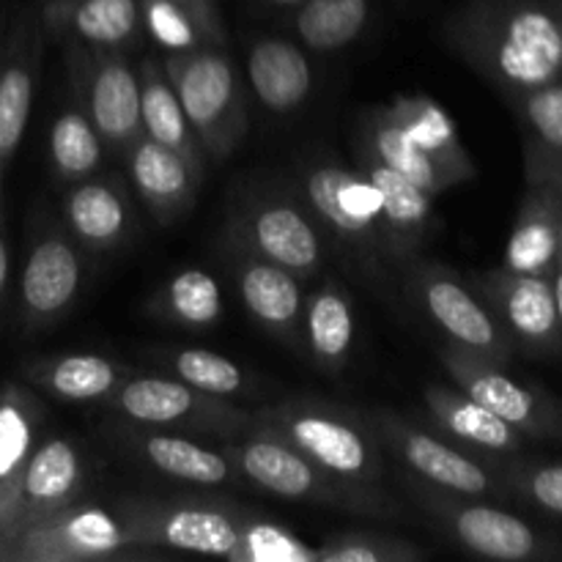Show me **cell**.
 I'll use <instances>...</instances> for the list:
<instances>
[{"instance_id":"cell-15","label":"cell","mask_w":562,"mask_h":562,"mask_svg":"<svg viewBox=\"0 0 562 562\" xmlns=\"http://www.w3.org/2000/svg\"><path fill=\"white\" fill-rule=\"evenodd\" d=\"M481 300L494 313L510 344L527 355L552 357L562 346V327L552 274H519L510 269L477 280Z\"/></svg>"},{"instance_id":"cell-37","label":"cell","mask_w":562,"mask_h":562,"mask_svg":"<svg viewBox=\"0 0 562 562\" xmlns=\"http://www.w3.org/2000/svg\"><path fill=\"white\" fill-rule=\"evenodd\" d=\"M368 0H305L296 11V36L316 53H329L355 42L368 25Z\"/></svg>"},{"instance_id":"cell-14","label":"cell","mask_w":562,"mask_h":562,"mask_svg":"<svg viewBox=\"0 0 562 562\" xmlns=\"http://www.w3.org/2000/svg\"><path fill=\"white\" fill-rule=\"evenodd\" d=\"M437 355L456 387L494 412L521 437L543 439L560 434V406L541 390L510 379L499 362L448 344V340L437 346Z\"/></svg>"},{"instance_id":"cell-38","label":"cell","mask_w":562,"mask_h":562,"mask_svg":"<svg viewBox=\"0 0 562 562\" xmlns=\"http://www.w3.org/2000/svg\"><path fill=\"white\" fill-rule=\"evenodd\" d=\"M168 368L176 379L187 382L201 393L228 398V395L247 393V376L241 366H236L228 357L206 349H184L176 351L168 360Z\"/></svg>"},{"instance_id":"cell-6","label":"cell","mask_w":562,"mask_h":562,"mask_svg":"<svg viewBox=\"0 0 562 562\" xmlns=\"http://www.w3.org/2000/svg\"><path fill=\"white\" fill-rule=\"evenodd\" d=\"M223 245L278 263L296 278H313L327 258L322 231L294 192L263 184L236 198L225 220Z\"/></svg>"},{"instance_id":"cell-2","label":"cell","mask_w":562,"mask_h":562,"mask_svg":"<svg viewBox=\"0 0 562 562\" xmlns=\"http://www.w3.org/2000/svg\"><path fill=\"white\" fill-rule=\"evenodd\" d=\"M291 192L322 231L327 252H338L340 261L382 296L401 289L379 195L355 168L318 154L294 168Z\"/></svg>"},{"instance_id":"cell-49","label":"cell","mask_w":562,"mask_h":562,"mask_svg":"<svg viewBox=\"0 0 562 562\" xmlns=\"http://www.w3.org/2000/svg\"><path fill=\"white\" fill-rule=\"evenodd\" d=\"M558 192H560V209H562V176L558 181ZM560 241H562V217H560Z\"/></svg>"},{"instance_id":"cell-30","label":"cell","mask_w":562,"mask_h":562,"mask_svg":"<svg viewBox=\"0 0 562 562\" xmlns=\"http://www.w3.org/2000/svg\"><path fill=\"white\" fill-rule=\"evenodd\" d=\"M302 349L318 371L338 376L355 349V305L338 283H324L305 300L302 311Z\"/></svg>"},{"instance_id":"cell-7","label":"cell","mask_w":562,"mask_h":562,"mask_svg":"<svg viewBox=\"0 0 562 562\" xmlns=\"http://www.w3.org/2000/svg\"><path fill=\"white\" fill-rule=\"evenodd\" d=\"M121 519L140 549L209 554L234 560L252 514L231 503L126 497L119 503Z\"/></svg>"},{"instance_id":"cell-32","label":"cell","mask_w":562,"mask_h":562,"mask_svg":"<svg viewBox=\"0 0 562 562\" xmlns=\"http://www.w3.org/2000/svg\"><path fill=\"white\" fill-rule=\"evenodd\" d=\"M525 130L527 181H560L562 176V77L510 97Z\"/></svg>"},{"instance_id":"cell-5","label":"cell","mask_w":562,"mask_h":562,"mask_svg":"<svg viewBox=\"0 0 562 562\" xmlns=\"http://www.w3.org/2000/svg\"><path fill=\"white\" fill-rule=\"evenodd\" d=\"M162 66L206 159H228L247 132V93L234 60L223 47L201 44Z\"/></svg>"},{"instance_id":"cell-40","label":"cell","mask_w":562,"mask_h":562,"mask_svg":"<svg viewBox=\"0 0 562 562\" xmlns=\"http://www.w3.org/2000/svg\"><path fill=\"white\" fill-rule=\"evenodd\" d=\"M234 562H316V549L305 547L300 538L252 516L245 527L241 547Z\"/></svg>"},{"instance_id":"cell-46","label":"cell","mask_w":562,"mask_h":562,"mask_svg":"<svg viewBox=\"0 0 562 562\" xmlns=\"http://www.w3.org/2000/svg\"><path fill=\"white\" fill-rule=\"evenodd\" d=\"M0 562H9V547H5L3 536H0Z\"/></svg>"},{"instance_id":"cell-1","label":"cell","mask_w":562,"mask_h":562,"mask_svg":"<svg viewBox=\"0 0 562 562\" xmlns=\"http://www.w3.org/2000/svg\"><path fill=\"white\" fill-rule=\"evenodd\" d=\"M461 60L508 97L562 77V3L470 0L448 22Z\"/></svg>"},{"instance_id":"cell-25","label":"cell","mask_w":562,"mask_h":562,"mask_svg":"<svg viewBox=\"0 0 562 562\" xmlns=\"http://www.w3.org/2000/svg\"><path fill=\"white\" fill-rule=\"evenodd\" d=\"M558 181H527L525 201L516 214L505 269L519 274H552L562 256Z\"/></svg>"},{"instance_id":"cell-20","label":"cell","mask_w":562,"mask_h":562,"mask_svg":"<svg viewBox=\"0 0 562 562\" xmlns=\"http://www.w3.org/2000/svg\"><path fill=\"white\" fill-rule=\"evenodd\" d=\"M225 256H228L234 283L247 313L285 346L302 344L305 296H302L300 278L278 263L250 256V252L225 247Z\"/></svg>"},{"instance_id":"cell-33","label":"cell","mask_w":562,"mask_h":562,"mask_svg":"<svg viewBox=\"0 0 562 562\" xmlns=\"http://www.w3.org/2000/svg\"><path fill=\"white\" fill-rule=\"evenodd\" d=\"M140 121L143 135L151 140L162 143V146L173 148L176 154L187 159L195 170L203 173L206 165V154H203L201 143H198L195 132H192L190 121H187L184 108H181L179 97H176L173 86H170L165 66L157 60H143L140 69Z\"/></svg>"},{"instance_id":"cell-13","label":"cell","mask_w":562,"mask_h":562,"mask_svg":"<svg viewBox=\"0 0 562 562\" xmlns=\"http://www.w3.org/2000/svg\"><path fill=\"white\" fill-rule=\"evenodd\" d=\"M368 417L382 448L390 450L393 459H398L417 481L467 499L505 494L503 483L481 461L467 456V450L453 448L442 437L428 434L426 428L415 426L395 412L379 409Z\"/></svg>"},{"instance_id":"cell-4","label":"cell","mask_w":562,"mask_h":562,"mask_svg":"<svg viewBox=\"0 0 562 562\" xmlns=\"http://www.w3.org/2000/svg\"><path fill=\"white\" fill-rule=\"evenodd\" d=\"M223 450L234 461L241 477L274 497L349 510V514L360 516H382V519L401 516L398 503L390 499L379 486L346 481V477L322 470L289 442L252 426V420L250 428L239 434V442L225 445Z\"/></svg>"},{"instance_id":"cell-27","label":"cell","mask_w":562,"mask_h":562,"mask_svg":"<svg viewBox=\"0 0 562 562\" xmlns=\"http://www.w3.org/2000/svg\"><path fill=\"white\" fill-rule=\"evenodd\" d=\"M247 80L269 113L285 115L300 110L311 97L313 69L307 55L294 42L263 36L250 44Z\"/></svg>"},{"instance_id":"cell-16","label":"cell","mask_w":562,"mask_h":562,"mask_svg":"<svg viewBox=\"0 0 562 562\" xmlns=\"http://www.w3.org/2000/svg\"><path fill=\"white\" fill-rule=\"evenodd\" d=\"M86 64L77 75L82 88V110L102 135L104 146L124 154L143 135L140 75L124 55L108 47H93L82 55Z\"/></svg>"},{"instance_id":"cell-26","label":"cell","mask_w":562,"mask_h":562,"mask_svg":"<svg viewBox=\"0 0 562 562\" xmlns=\"http://www.w3.org/2000/svg\"><path fill=\"white\" fill-rule=\"evenodd\" d=\"M124 445L130 453L162 472L165 477L192 483V486H225L241 477L225 450L206 448L176 434L143 431L140 426L124 428Z\"/></svg>"},{"instance_id":"cell-45","label":"cell","mask_w":562,"mask_h":562,"mask_svg":"<svg viewBox=\"0 0 562 562\" xmlns=\"http://www.w3.org/2000/svg\"><path fill=\"white\" fill-rule=\"evenodd\" d=\"M552 285H554V296H558V313H560V327H562V256L552 272Z\"/></svg>"},{"instance_id":"cell-29","label":"cell","mask_w":562,"mask_h":562,"mask_svg":"<svg viewBox=\"0 0 562 562\" xmlns=\"http://www.w3.org/2000/svg\"><path fill=\"white\" fill-rule=\"evenodd\" d=\"M42 25L88 47H124L140 31V0H47Z\"/></svg>"},{"instance_id":"cell-22","label":"cell","mask_w":562,"mask_h":562,"mask_svg":"<svg viewBox=\"0 0 562 562\" xmlns=\"http://www.w3.org/2000/svg\"><path fill=\"white\" fill-rule=\"evenodd\" d=\"M423 401L445 437L456 439L467 450H475L477 456L497 461V464L519 459L525 437L456 384H426Z\"/></svg>"},{"instance_id":"cell-19","label":"cell","mask_w":562,"mask_h":562,"mask_svg":"<svg viewBox=\"0 0 562 562\" xmlns=\"http://www.w3.org/2000/svg\"><path fill=\"white\" fill-rule=\"evenodd\" d=\"M44 406L25 384L5 382L0 387V536L14 543L20 516V486L31 453L42 442Z\"/></svg>"},{"instance_id":"cell-36","label":"cell","mask_w":562,"mask_h":562,"mask_svg":"<svg viewBox=\"0 0 562 562\" xmlns=\"http://www.w3.org/2000/svg\"><path fill=\"white\" fill-rule=\"evenodd\" d=\"M104 159V140L82 108L55 115L49 130V162L58 179L82 181L97 176Z\"/></svg>"},{"instance_id":"cell-11","label":"cell","mask_w":562,"mask_h":562,"mask_svg":"<svg viewBox=\"0 0 562 562\" xmlns=\"http://www.w3.org/2000/svg\"><path fill=\"white\" fill-rule=\"evenodd\" d=\"M417 505L439 521L445 532L467 552L481 554L488 560L521 562L547 560L558 554V549L538 530H532L525 519L508 514L503 508L483 503H467V497L442 492L428 483H409Z\"/></svg>"},{"instance_id":"cell-47","label":"cell","mask_w":562,"mask_h":562,"mask_svg":"<svg viewBox=\"0 0 562 562\" xmlns=\"http://www.w3.org/2000/svg\"><path fill=\"white\" fill-rule=\"evenodd\" d=\"M3 165H5V159L0 157V181H3ZM0 220H3V192H0Z\"/></svg>"},{"instance_id":"cell-31","label":"cell","mask_w":562,"mask_h":562,"mask_svg":"<svg viewBox=\"0 0 562 562\" xmlns=\"http://www.w3.org/2000/svg\"><path fill=\"white\" fill-rule=\"evenodd\" d=\"M390 115L415 137L417 146L437 162L442 176L448 179L450 190L464 181L475 179L477 168L461 143L456 121L450 119L448 110L428 97H401L387 104Z\"/></svg>"},{"instance_id":"cell-39","label":"cell","mask_w":562,"mask_h":562,"mask_svg":"<svg viewBox=\"0 0 562 562\" xmlns=\"http://www.w3.org/2000/svg\"><path fill=\"white\" fill-rule=\"evenodd\" d=\"M426 558L428 549L382 532H344L316 549V562H417Z\"/></svg>"},{"instance_id":"cell-50","label":"cell","mask_w":562,"mask_h":562,"mask_svg":"<svg viewBox=\"0 0 562 562\" xmlns=\"http://www.w3.org/2000/svg\"><path fill=\"white\" fill-rule=\"evenodd\" d=\"M560 434H562V406H560Z\"/></svg>"},{"instance_id":"cell-24","label":"cell","mask_w":562,"mask_h":562,"mask_svg":"<svg viewBox=\"0 0 562 562\" xmlns=\"http://www.w3.org/2000/svg\"><path fill=\"white\" fill-rule=\"evenodd\" d=\"M126 159H130L132 187L146 203L151 217L162 225L184 217L201 187V170H195L181 154L151 140L148 135H140L132 143Z\"/></svg>"},{"instance_id":"cell-18","label":"cell","mask_w":562,"mask_h":562,"mask_svg":"<svg viewBox=\"0 0 562 562\" xmlns=\"http://www.w3.org/2000/svg\"><path fill=\"white\" fill-rule=\"evenodd\" d=\"M42 71V20L22 11L0 36V157L9 162L27 130Z\"/></svg>"},{"instance_id":"cell-44","label":"cell","mask_w":562,"mask_h":562,"mask_svg":"<svg viewBox=\"0 0 562 562\" xmlns=\"http://www.w3.org/2000/svg\"><path fill=\"white\" fill-rule=\"evenodd\" d=\"M9 291H11V252L9 241L3 234V220H0V327H3L5 305H9Z\"/></svg>"},{"instance_id":"cell-28","label":"cell","mask_w":562,"mask_h":562,"mask_svg":"<svg viewBox=\"0 0 562 562\" xmlns=\"http://www.w3.org/2000/svg\"><path fill=\"white\" fill-rule=\"evenodd\" d=\"M22 379L31 387L75 404L113 398L126 382V368L102 355H53L22 362Z\"/></svg>"},{"instance_id":"cell-34","label":"cell","mask_w":562,"mask_h":562,"mask_svg":"<svg viewBox=\"0 0 562 562\" xmlns=\"http://www.w3.org/2000/svg\"><path fill=\"white\" fill-rule=\"evenodd\" d=\"M357 137L362 143L373 148L379 157L387 165H393L398 173H404L406 179L415 181L420 190H426L431 198H439L442 192L450 190L448 179L442 176V170L437 168L431 157L423 151L415 143V137L393 119L384 108L371 110L366 115V121L357 130Z\"/></svg>"},{"instance_id":"cell-21","label":"cell","mask_w":562,"mask_h":562,"mask_svg":"<svg viewBox=\"0 0 562 562\" xmlns=\"http://www.w3.org/2000/svg\"><path fill=\"white\" fill-rule=\"evenodd\" d=\"M82 483H86V461H82L80 448L66 437L42 439L22 475L16 536L25 527L75 505Z\"/></svg>"},{"instance_id":"cell-42","label":"cell","mask_w":562,"mask_h":562,"mask_svg":"<svg viewBox=\"0 0 562 562\" xmlns=\"http://www.w3.org/2000/svg\"><path fill=\"white\" fill-rule=\"evenodd\" d=\"M508 477L527 503L562 516V464L510 467Z\"/></svg>"},{"instance_id":"cell-23","label":"cell","mask_w":562,"mask_h":562,"mask_svg":"<svg viewBox=\"0 0 562 562\" xmlns=\"http://www.w3.org/2000/svg\"><path fill=\"white\" fill-rule=\"evenodd\" d=\"M64 223L82 250L97 256L119 250L135 225L130 192L119 176H88L66 192Z\"/></svg>"},{"instance_id":"cell-17","label":"cell","mask_w":562,"mask_h":562,"mask_svg":"<svg viewBox=\"0 0 562 562\" xmlns=\"http://www.w3.org/2000/svg\"><path fill=\"white\" fill-rule=\"evenodd\" d=\"M355 170L376 190L382 206L384 231L398 269L415 261L434 234V201L426 190L406 179L404 173L384 162L368 143L357 137Z\"/></svg>"},{"instance_id":"cell-35","label":"cell","mask_w":562,"mask_h":562,"mask_svg":"<svg viewBox=\"0 0 562 562\" xmlns=\"http://www.w3.org/2000/svg\"><path fill=\"white\" fill-rule=\"evenodd\" d=\"M151 313L184 329H209L223 316L217 280L203 269H181L151 296Z\"/></svg>"},{"instance_id":"cell-12","label":"cell","mask_w":562,"mask_h":562,"mask_svg":"<svg viewBox=\"0 0 562 562\" xmlns=\"http://www.w3.org/2000/svg\"><path fill=\"white\" fill-rule=\"evenodd\" d=\"M137 549L140 547L121 514L75 503L25 527L11 543V562L121 560Z\"/></svg>"},{"instance_id":"cell-43","label":"cell","mask_w":562,"mask_h":562,"mask_svg":"<svg viewBox=\"0 0 562 562\" xmlns=\"http://www.w3.org/2000/svg\"><path fill=\"white\" fill-rule=\"evenodd\" d=\"M170 3H176L190 16L203 44L223 47V20H220V11L214 0H170Z\"/></svg>"},{"instance_id":"cell-8","label":"cell","mask_w":562,"mask_h":562,"mask_svg":"<svg viewBox=\"0 0 562 562\" xmlns=\"http://www.w3.org/2000/svg\"><path fill=\"white\" fill-rule=\"evenodd\" d=\"M398 280L406 300L420 307L423 316L445 335L448 344L508 366L516 349L508 333L494 318L486 302L467 289L450 269L415 258L401 267Z\"/></svg>"},{"instance_id":"cell-48","label":"cell","mask_w":562,"mask_h":562,"mask_svg":"<svg viewBox=\"0 0 562 562\" xmlns=\"http://www.w3.org/2000/svg\"><path fill=\"white\" fill-rule=\"evenodd\" d=\"M269 3H274V5H302L305 0H269Z\"/></svg>"},{"instance_id":"cell-9","label":"cell","mask_w":562,"mask_h":562,"mask_svg":"<svg viewBox=\"0 0 562 562\" xmlns=\"http://www.w3.org/2000/svg\"><path fill=\"white\" fill-rule=\"evenodd\" d=\"M113 412L140 428H181L203 437H239L252 415L228 398L201 393L181 379H126L113 393Z\"/></svg>"},{"instance_id":"cell-10","label":"cell","mask_w":562,"mask_h":562,"mask_svg":"<svg viewBox=\"0 0 562 562\" xmlns=\"http://www.w3.org/2000/svg\"><path fill=\"white\" fill-rule=\"evenodd\" d=\"M82 289L80 245L66 223L44 220L33 228L25 267L20 274L16 324L22 335H38L58 327Z\"/></svg>"},{"instance_id":"cell-3","label":"cell","mask_w":562,"mask_h":562,"mask_svg":"<svg viewBox=\"0 0 562 562\" xmlns=\"http://www.w3.org/2000/svg\"><path fill=\"white\" fill-rule=\"evenodd\" d=\"M252 426L274 434L302 456L346 481L379 486L387 470L371 417L322 398H291L252 415Z\"/></svg>"},{"instance_id":"cell-41","label":"cell","mask_w":562,"mask_h":562,"mask_svg":"<svg viewBox=\"0 0 562 562\" xmlns=\"http://www.w3.org/2000/svg\"><path fill=\"white\" fill-rule=\"evenodd\" d=\"M143 14H146V25L151 31V36L157 42H162L165 47L176 49V53H184V49L201 47V36H198L195 25H192L190 16L179 9L170 0H140Z\"/></svg>"}]
</instances>
